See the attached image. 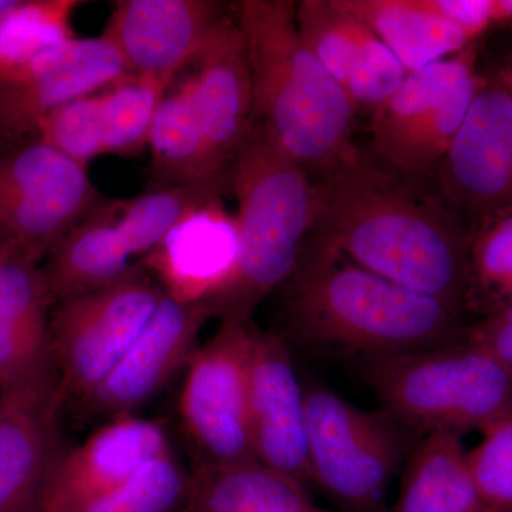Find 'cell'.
<instances>
[{
	"label": "cell",
	"instance_id": "1",
	"mask_svg": "<svg viewBox=\"0 0 512 512\" xmlns=\"http://www.w3.org/2000/svg\"><path fill=\"white\" fill-rule=\"evenodd\" d=\"M309 241L466 312L471 231L439 191L350 148L315 181Z\"/></svg>",
	"mask_w": 512,
	"mask_h": 512
},
{
	"label": "cell",
	"instance_id": "2",
	"mask_svg": "<svg viewBox=\"0 0 512 512\" xmlns=\"http://www.w3.org/2000/svg\"><path fill=\"white\" fill-rule=\"evenodd\" d=\"M285 322L302 345L365 363L463 339V315L306 239L288 278Z\"/></svg>",
	"mask_w": 512,
	"mask_h": 512
},
{
	"label": "cell",
	"instance_id": "3",
	"mask_svg": "<svg viewBox=\"0 0 512 512\" xmlns=\"http://www.w3.org/2000/svg\"><path fill=\"white\" fill-rule=\"evenodd\" d=\"M237 22L247 50L255 123L319 177L355 146V107L303 40L295 2L244 0Z\"/></svg>",
	"mask_w": 512,
	"mask_h": 512
},
{
	"label": "cell",
	"instance_id": "4",
	"mask_svg": "<svg viewBox=\"0 0 512 512\" xmlns=\"http://www.w3.org/2000/svg\"><path fill=\"white\" fill-rule=\"evenodd\" d=\"M231 180L238 200L237 261L210 305L221 320L251 322L256 306L295 269L312 228L315 181L255 121L234 158Z\"/></svg>",
	"mask_w": 512,
	"mask_h": 512
},
{
	"label": "cell",
	"instance_id": "5",
	"mask_svg": "<svg viewBox=\"0 0 512 512\" xmlns=\"http://www.w3.org/2000/svg\"><path fill=\"white\" fill-rule=\"evenodd\" d=\"M367 383L406 430L460 433L483 429L512 407V372L466 339L366 363Z\"/></svg>",
	"mask_w": 512,
	"mask_h": 512
},
{
	"label": "cell",
	"instance_id": "6",
	"mask_svg": "<svg viewBox=\"0 0 512 512\" xmlns=\"http://www.w3.org/2000/svg\"><path fill=\"white\" fill-rule=\"evenodd\" d=\"M312 484L340 512H389L387 491L404 450V427L366 412L319 383L303 384Z\"/></svg>",
	"mask_w": 512,
	"mask_h": 512
},
{
	"label": "cell",
	"instance_id": "7",
	"mask_svg": "<svg viewBox=\"0 0 512 512\" xmlns=\"http://www.w3.org/2000/svg\"><path fill=\"white\" fill-rule=\"evenodd\" d=\"M476 46L407 74L372 111V154L387 167L426 177L446 156L480 86Z\"/></svg>",
	"mask_w": 512,
	"mask_h": 512
},
{
	"label": "cell",
	"instance_id": "8",
	"mask_svg": "<svg viewBox=\"0 0 512 512\" xmlns=\"http://www.w3.org/2000/svg\"><path fill=\"white\" fill-rule=\"evenodd\" d=\"M164 295L141 268L117 284L59 303L50 316V348L62 404L82 402L110 375Z\"/></svg>",
	"mask_w": 512,
	"mask_h": 512
},
{
	"label": "cell",
	"instance_id": "9",
	"mask_svg": "<svg viewBox=\"0 0 512 512\" xmlns=\"http://www.w3.org/2000/svg\"><path fill=\"white\" fill-rule=\"evenodd\" d=\"M86 168L43 141L0 154V232L39 262L99 205Z\"/></svg>",
	"mask_w": 512,
	"mask_h": 512
},
{
	"label": "cell",
	"instance_id": "10",
	"mask_svg": "<svg viewBox=\"0 0 512 512\" xmlns=\"http://www.w3.org/2000/svg\"><path fill=\"white\" fill-rule=\"evenodd\" d=\"M252 322L222 319L220 329L187 365L181 420L204 463L235 466L255 460L248 426V360Z\"/></svg>",
	"mask_w": 512,
	"mask_h": 512
},
{
	"label": "cell",
	"instance_id": "11",
	"mask_svg": "<svg viewBox=\"0 0 512 512\" xmlns=\"http://www.w3.org/2000/svg\"><path fill=\"white\" fill-rule=\"evenodd\" d=\"M436 171V190L471 232L512 207V96L497 73L481 77Z\"/></svg>",
	"mask_w": 512,
	"mask_h": 512
},
{
	"label": "cell",
	"instance_id": "12",
	"mask_svg": "<svg viewBox=\"0 0 512 512\" xmlns=\"http://www.w3.org/2000/svg\"><path fill=\"white\" fill-rule=\"evenodd\" d=\"M248 426L255 460L308 488V420L303 384L285 339L252 326Z\"/></svg>",
	"mask_w": 512,
	"mask_h": 512
},
{
	"label": "cell",
	"instance_id": "13",
	"mask_svg": "<svg viewBox=\"0 0 512 512\" xmlns=\"http://www.w3.org/2000/svg\"><path fill=\"white\" fill-rule=\"evenodd\" d=\"M215 311L210 303L178 301L165 293L146 328L117 366L77 406L84 417L134 414L156 396L197 349V339Z\"/></svg>",
	"mask_w": 512,
	"mask_h": 512
},
{
	"label": "cell",
	"instance_id": "14",
	"mask_svg": "<svg viewBox=\"0 0 512 512\" xmlns=\"http://www.w3.org/2000/svg\"><path fill=\"white\" fill-rule=\"evenodd\" d=\"M127 74L116 47L103 35L73 37L47 50L0 84V138L36 134L40 121L53 111L99 93Z\"/></svg>",
	"mask_w": 512,
	"mask_h": 512
},
{
	"label": "cell",
	"instance_id": "15",
	"mask_svg": "<svg viewBox=\"0 0 512 512\" xmlns=\"http://www.w3.org/2000/svg\"><path fill=\"white\" fill-rule=\"evenodd\" d=\"M52 303L36 262L15 254L0 261V400L60 399L50 348Z\"/></svg>",
	"mask_w": 512,
	"mask_h": 512
},
{
	"label": "cell",
	"instance_id": "16",
	"mask_svg": "<svg viewBox=\"0 0 512 512\" xmlns=\"http://www.w3.org/2000/svg\"><path fill=\"white\" fill-rule=\"evenodd\" d=\"M171 450L160 423L134 414L107 420L52 468L37 512H80Z\"/></svg>",
	"mask_w": 512,
	"mask_h": 512
},
{
	"label": "cell",
	"instance_id": "17",
	"mask_svg": "<svg viewBox=\"0 0 512 512\" xmlns=\"http://www.w3.org/2000/svg\"><path fill=\"white\" fill-rule=\"evenodd\" d=\"M225 18L220 3L210 0H120L103 36L128 74L173 83Z\"/></svg>",
	"mask_w": 512,
	"mask_h": 512
},
{
	"label": "cell",
	"instance_id": "18",
	"mask_svg": "<svg viewBox=\"0 0 512 512\" xmlns=\"http://www.w3.org/2000/svg\"><path fill=\"white\" fill-rule=\"evenodd\" d=\"M296 22L306 45L356 111L377 109L409 74L382 40L339 0L296 3Z\"/></svg>",
	"mask_w": 512,
	"mask_h": 512
},
{
	"label": "cell",
	"instance_id": "19",
	"mask_svg": "<svg viewBox=\"0 0 512 512\" xmlns=\"http://www.w3.org/2000/svg\"><path fill=\"white\" fill-rule=\"evenodd\" d=\"M237 254L235 220L215 202L174 229L144 265L167 295L210 303L231 279Z\"/></svg>",
	"mask_w": 512,
	"mask_h": 512
},
{
	"label": "cell",
	"instance_id": "20",
	"mask_svg": "<svg viewBox=\"0 0 512 512\" xmlns=\"http://www.w3.org/2000/svg\"><path fill=\"white\" fill-rule=\"evenodd\" d=\"M194 63L208 140L218 161L231 168L254 123L251 73L237 19L222 20Z\"/></svg>",
	"mask_w": 512,
	"mask_h": 512
},
{
	"label": "cell",
	"instance_id": "21",
	"mask_svg": "<svg viewBox=\"0 0 512 512\" xmlns=\"http://www.w3.org/2000/svg\"><path fill=\"white\" fill-rule=\"evenodd\" d=\"M60 399L0 400V512H37L47 478L62 454Z\"/></svg>",
	"mask_w": 512,
	"mask_h": 512
},
{
	"label": "cell",
	"instance_id": "22",
	"mask_svg": "<svg viewBox=\"0 0 512 512\" xmlns=\"http://www.w3.org/2000/svg\"><path fill=\"white\" fill-rule=\"evenodd\" d=\"M116 228L114 202L97 205L47 255L42 272L53 302L106 288L133 275V262Z\"/></svg>",
	"mask_w": 512,
	"mask_h": 512
},
{
	"label": "cell",
	"instance_id": "23",
	"mask_svg": "<svg viewBox=\"0 0 512 512\" xmlns=\"http://www.w3.org/2000/svg\"><path fill=\"white\" fill-rule=\"evenodd\" d=\"M372 30L407 72L440 62L474 43L434 10L430 0H339Z\"/></svg>",
	"mask_w": 512,
	"mask_h": 512
},
{
	"label": "cell",
	"instance_id": "24",
	"mask_svg": "<svg viewBox=\"0 0 512 512\" xmlns=\"http://www.w3.org/2000/svg\"><path fill=\"white\" fill-rule=\"evenodd\" d=\"M148 147L158 184H190L231 173L212 151L194 73L165 94L157 111Z\"/></svg>",
	"mask_w": 512,
	"mask_h": 512
},
{
	"label": "cell",
	"instance_id": "25",
	"mask_svg": "<svg viewBox=\"0 0 512 512\" xmlns=\"http://www.w3.org/2000/svg\"><path fill=\"white\" fill-rule=\"evenodd\" d=\"M180 512H326L308 490L258 461L215 466L202 463L190 477Z\"/></svg>",
	"mask_w": 512,
	"mask_h": 512
},
{
	"label": "cell",
	"instance_id": "26",
	"mask_svg": "<svg viewBox=\"0 0 512 512\" xmlns=\"http://www.w3.org/2000/svg\"><path fill=\"white\" fill-rule=\"evenodd\" d=\"M389 512H488L457 434L424 436L409 458L402 490Z\"/></svg>",
	"mask_w": 512,
	"mask_h": 512
},
{
	"label": "cell",
	"instance_id": "27",
	"mask_svg": "<svg viewBox=\"0 0 512 512\" xmlns=\"http://www.w3.org/2000/svg\"><path fill=\"white\" fill-rule=\"evenodd\" d=\"M232 191L231 173L190 184H157L130 201L114 202L116 228L133 258L148 256L174 229Z\"/></svg>",
	"mask_w": 512,
	"mask_h": 512
},
{
	"label": "cell",
	"instance_id": "28",
	"mask_svg": "<svg viewBox=\"0 0 512 512\" xmlns=\"http://www.w3.org/2000/svg\"><path fill=\"white\" fill-rule=\"evenodd\" d=\"M82 5L80 0H19L0 20V84L73 39V16Z\"/></svg>",
	"mask_w": 512,
	"mask_h": 512
},
{
	"label": "cell",
	"instance_id": "29",
	"mask_svg": "<svg viewBox=\"0 0 512 512\" xmlns=\"http://www.w3.org/2000/svg\"><path fill=\"white\" fill-rule=\"evenodd\" d=\"M512 305V207L471 232L466 311L484 318Z\"/></svg>",
	"mask_w": 512,
	"mask_h": 512
},
{
	"label": "cell",
	"instance_id": "30",
	"mask_svg": "<svg viewBox=\"0 0 512 512\" xmlns=\"http://www.w3.org/2000/svg\"><path fill=\"white\" fill-rule=\"evenodd\" d=\"M173 83L127 74L101 90L107 154H137L148 146L157 111Z\"/></svg>",
	"mask_w": 512,
	"mask_h": 512
},
{
	"label": "cell",
	"instance_id": "31",
	"mask_svg": "<svg viewBox=\"0 0 512 512\" xmlns=\"http://www.w3.org/2000/svg\"><path fill=\"white\" fill-rule=\"evenodd\" d=\"M190 477L168 450L80 512H180L187 500Z\"/></svg>",
	"mask_w": 512,
	"mask_h": 512
},
{
	"label": "cell",
	"instance_id": "32",
	"mask_svg": "<svg viewBox=\"0 0 512 512\" xmlns=\"http://www.w3.org/2000/svg\"><path fill=\"white\" fill-rule=\"evenodd\" d=\"M37 140L86 168L106 156V126L100 92L64 104L40 121Z\"/></svg>",
	"mask_w": 512,
	"mask_h": 512
},
{
	"label": "cell",
	"instance_id": "33",
	"mask_svg": "<svg viewBox=\"0 0 512 512\" xmlns=\"http://www.w3.org/2000/svg\"><path fill=\"white\" fill-rule=\"evenodd\" d=\"M467 453L471 480L488 512H512V407L485 424Z\"/></svg>",
	"mask_w": 512,
	"mask_h": 512
},
{
	"label": "cell",
	"instance_id": "34",
	"mask_svg": "<svg viewBox=\"0 0 512 512\" xmlns=\"http://www.w3.org/2000/svg\"><path fill=\"white\" fill-rule=\"evenodd\" d=\"M463 338L487 350L512 372V305L464 330Z\"/></svg>",
	"mask_w": 512,
	"mask_h": 512
},
{
	"label": "cell",
	"instance_id": "35",
	"mask_svg": "<svg viewBox=\"0 0 512 512\" xmlns=\"http://www.w3.org/2000/svg\"><path fill=\"white\" fill-rule=\"evenodd\" d=\"M495 73H497L498 77L503 80L505 87H507L508 92H510L512 96V64H507V66L501 67V69L497 70Z\"/></svg>",
	"mask_w": 512,
	"mask_h": 512
},
{
	"label": "cell",
	"instance_id": "36",
	"mask_svg": "<svg viewBox=\"0 0 512 512\" xmlns=\"http://www.w3.org/2000/svg\"><path fill=\"white\" fill-rule=\"evenodd\" d=\"M13 254H15V251L10 247L8 239H6L5 235L0 232V261H2L3 258H6V256Z\"/></svg>",
	"mask_w": 512,
	"mask_h": 512
},
{
	"label": "cell",
	"instance_id": "37",
	"mask_svg": "<svg viewBox=\"0 0 512 512\" xmlns=\"http://www.w3.org/2000/svg\"><path fill=\"white\" fill-rule=\"evenodd\" d=\"M19 0H0V20L5 18L6 15L18 6Z\"/></svg>",
	"mask_w": 512,
	"mask_h": 512
}]
</instances>
